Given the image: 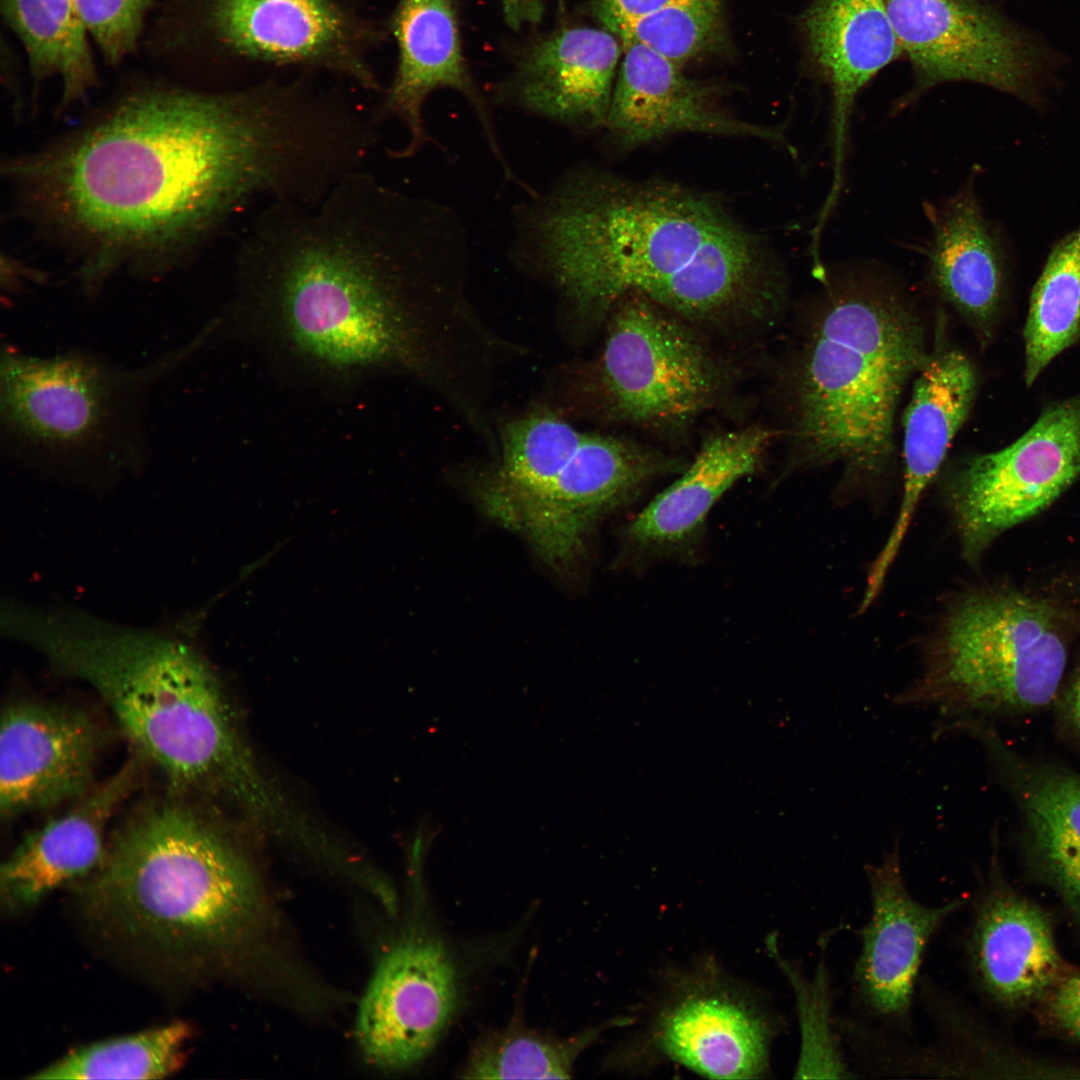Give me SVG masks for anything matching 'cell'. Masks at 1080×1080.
Here are the masks:
<instances>
[{
    "instance_id": "6da1fadb",
    "label": "cell",
    "mask_w": 1080,
    "mask_h": 1080,
    "mask_svg": "<svg viewBox=\"0 0 1080 1080\" xmlns=\"http://www.w3.org/2000/svg\"><path fill=\"white\" fill-rule=\"evenodd\" d=\"M342 123L300 86H148L9 166L37 218L85 254L88 290L162 266L259 196L318 203L344 172Z\"/></svg>"
},
{
    "instance_id": "7a4b0ae2",
    "label": "cell",
    "mask_w": 1080,
    "mask_h": 1080,
    "mask_svg": "<svg viewBox=\"0 0 1080 1080\" xmlns=\"http://www.w3.org/2000/svg\"><path fill=\"white\" fill-rule=\"evenodd\" d=\"M240 279L277 311L295 348L356 370L411 360L413 308L459 298L469 242L448 205L364 169L316 205L271 200L237 250Z\"/></svg>"
},
{
    "instance_id": "3957f363",
    "label": "cell",
    "mask_w": 1080,
    "mask_h": 1080,
    "mask_svg": "<svg viewBox=\"0 0 1080 1080\" xmlns=\"http://www.w3.org/2000/svg\"><path fill=\"white\" fill-rule=\"evenodd\" d=\"M512 214V261L583 316L639 293L685 321L726 324L786 299L776 255L711 194L577 164Z\"/></svg>"
},
{
    "instance_id": "277c9868",
    "label": "cell",
    "mask_w": 1080,
    "mask_h": 1080,
    "mask_svg": "<svg viewBox=\"0 0 1080 1080\" xmlns=\"http://www.w3.org/2000/svg\"><path fill=\"white\" fill-rule=\"evenodd\" d=\"M1 624L56 672L94 690L135 749L177 788L222 789L254 809L268 798L217 679L184 634L10 602Z\"/></svg>"
},
{
    "instance_id": "5b68a950",
    "label": "cell",
    "mask_w": 1080,
    "mask_h": 1080,
    "mask_svg": "<svg viewBox=\"0 0 1080 1080\" xmlns=\"http://www.w3.org/2000/svg\"><path fill=\"white\" fill-rule=\"evenodd\" d=\"M818 280L793 374L792 433L798 464L839 466L837 490L853 496L887 477L898 406L930 347L918 305L889 273L859 265Z\"/></svg>"
},
{
    "instance_id": "8992f818",
    "label": "cell",
    "mask_w": 1080,
    "mask_h": 1080,
    "mask_svg": "<svg viewBox=\"0 0 1080 1080\" xmlns=\"http://www.w3.org/2000/svg\"><path fill=\"white\" fill-rule=\"evenodd\" d=\"M81 898L89 920L106 935L192 969L232 959L268 915L244 858L215 826L179 803L132 818Z\"/></svg>"
},
{
    "instance_id": "52a82bcc",
    "label": "cell",
    "mask_w": 1080,
    "mask_h": 1080,
    "mask_svg": "<svg viewBox=\"0 0 1080 1080\" xmlns=\"http://www.w3.org/2000/svg\"><path fill=\"white\" fill-rule=\"evenodd\" d=\"M1067 656L1047 603L998 589L965 592L943 612L920 677L896 703L935 709L939 735L974 712L1040 708L1055 697Z\"/></svg>"
},
{
    "instance_id": "ba28073f",
    "label": "cell",
    "mask_w": 1080,
    "mask_h": 1080,
    "mask_svg": "<svg viewBox=\"0 0 1080 1080\" xmlns=\"http://www.w3.org/2000/svg\"><path fill=\"white\" fill-rule=\"evenodd\" d=\"M781 1028L759 994L702 958L665 975L646 1024L611 1064L640 1070L673 1063L708 1078H761Z\"/></svg>"
},
{
    "instance_id": "9c48e42d",
    "label": "cell",
    "mask_w": 1080,
    "mask_h": 1080,
    "mask_svg": "<svg viewBox=\"0 0 1080 1080\" xmlns=\"http://www.w3.org/2000/svg\"><path fill=\"white\" fill-rule=\"evenodd\" d=\"M123 371L79 354L49 358L2 352L1 421L18 443L55 455L96 452L119 440L147 384L182 360Z\"/></svg>"
},
{
    "instance_id": "30bf717a",
    "label": "cell",
    "mask_w": 1080,
    "mask_h": 1080,
    "mask_svg": "<svg viewBox=\"0 0 1080 1080\" xmlns=\"http://www.w3.org/2000/svg\"><path fill=\"white\" fill-rule=\"evenodd\" d=\"M610 312L598 380L611 416L673 428L713 404L722 368L682 318L639 293L625 295Z\"/></svg>"
},
{
    "instance_id": "8fae6325",
    "label": "cell",
    "mask_w": 1080,
    "mask_h": 1080,
    "mask_svg": "<svg viewBox=\"0 0 1080 1080\" xmlns=\"http://www.w3.org/2000/svg\"><path fill=\"white\" fill-rule=\"evenodd\" d=\"M963 557L975 563L1002 533L1039 514L1080 476V394L1045 408L1009 446L941 470Z\"/></svg>"
},
{
    "instance_id": "7c38bea8",
    "label": "cell",
    "mask_w": 1080,
    "mask_h": 1080,
    "mask_svg": "<svg viewBox=\"0 0 1080 1080\" xmlns=\"http://www.w3.org/2000/svg\"><path fill=\"white\" fill-rule=\"evenodd\" d=\"M885 2L915 74L913 89L896 110L949 81L979 83L1040 103L1058 57L991 4L983 0Z\"/></svg>"
},
{
    "instance_id": "4fadbf2b",
    "label": "cell",
    "mask_w": 1080,
    "mask_h": 1080,
    "mask_svg": "<svg viewBox=\"0 0 1080 1080\" xmlns=\"http://www.w3.org/2000/svg\"><path fill=\"white\" fill-rule=\"evenodd\" d=\"M460 996L456 962L443 939L414 927L382 956L363 996L356 1035L367 1060L404 1070L434 1048Z\"/></svg>"
},
{
    "instance_id": "5bb4252c",
    "label": "cell",
    "mask_w": 1080,
    "mask_h": 1080,
    "mask_svg": "<svg viewBox=\"0 0 1080 1080\" xmlns=\"http://www.w3.org/2000/svg\"><path fill=\"white\" fill-rule=\"evenodd\" d=\"M865 872L871 911L859 931L853 994L866 1016L885 1028L910 1035L924 956L963 901L927 906L916 900L904 879L898 843L880 862L866 865Z\"/></svg>"
},
{
    "instance_id": "9a60e30c",
    "label": "cell",
    "mask_w": 1080,
    "mask_h": 1080,
    "mask_svg": "<svg viewBox=\"0 0 1080 1080\" xmlns=\"http://www.w3.org/2000/svg\"><path fill=\"white\" fill-rule=\"evenodd\" d=\"M201 24L226 51L251 60L333 69L378 89L361 32L335 0H204Z\"/></svg>"
},
{
    "instance_id": "2e32d148",
    "label": "cell",
    "mask_w": 1080,
    "mask_h": 1080,
    "mask_svg": "<svg viewBox=\"0 0 1080 1080\" xmlns=\"http://www.w3.org/2000/svg\"><path fill=\"white\" fill-rule=\"evenodd\" d=\"M99 732L80 709L7 706L0 731V812L10 819L78 800L91 789Z\"/></svg>"
},
{
    "instance_id": "e0dca14e",
    "label": "cell",
    "mask_w": 1080,
    "mask_h": 1080,
    "mask_svg": "<svg viewBox=\"0 0 1080 1080\" xmlns=\"http://www.w3.org/2000/svg\"><path fill=\"white\" fill-rule=\"evenodd\" d=\"M398 46V66L379 109L376 123L394 117L406 130V142L389 150L394 158H409L433 138L423 118L430 93L452 88L473 106L488 148L505 179L516 176L502 148L490 112L465 66L454 6L451 0H399L392 18Z\"/></svg>"
},
{
    "instance_id": "ac0fdd59",
    "label": "cell",
    "mask_w": 1080,
    "mask_h": 1080,
    "mask_svg": "<svg viewBox=\"0 0 1080 1080\" xmlns=\"http://www.w3.org/2000/svg\"><path fill=\"white\" fill-rule=\"evenodd\" d=\"M937 328L903 414V494L895 524L868 573L871 592L882 589L919 502L942 470L975 401L978 375L973 362L946 339L943 324Z\"/></svg>"
},
{
    "instance_id": "d6986e66",
    "label": "cell",
    "mask_w": 1080,
    "mask_h": 1080,
    "mask_svg": "<svg viewBox=\"0 0 1080 1080\" xmlns=\"http://www.w3.org/2000/svg\"><path fill=\"white\" fill-rule=\"evenodd\" d=\"M675 465L632 441L584 432L572 458L520 529L547 560H569L598 518Z\"/></svg>"
},
{
    "instance_id": "ffe728a7",
    "label": "cell",
    "mask_w": 1080,
    "mask_h": 1080,
    "mask_svg": "<svg viewBox=\"0 0 1080 1080\" xmlns=\"http://www.w3.org/2000/svg\"><path fill=\"white\" fill-rule=\"evenodd\" d=\"M614 84L604 130L617 147L632 149L676 133L749 137L791 149L782 128L739 119L716 102L713 89L687 77L680 65L635 42Z\"/></svg>"
},
{
    "instance_id": "44dd1931",
    "label": "cell",
    "mask_w": 1080,
    "mask_h": 1080,
    "mask_svg": "<svg viewBox=\"0 0 1080 1080\" xmlns=\"http://www.w3.org/2000/svg\"><path fill=\"white\" fill-rule=\"evenodd\" d=\"M800 26L809 60L832 95L833 179L824 204L834 208L843 186L856 98L903 52L885 0H814L801 16Z\"/></svg>"
},
{
    "instance_id": "7402d4cb",
    "label": "cell",
    "mask_w": 1080,
    "mask_h": 1080,
    "mask_svg": "<svg viewBox=\"0 0 1080 1080\" xmlns=\"http://www.w3.org/2000/svg\"><path fill=\"white\" fill-rule=\"evenodd\" d=\"M620 54L607 30L562 29L531 49L508 99L576 135L604 130Z\"/></svg>"
},
{
    "instance_id": "603a6c76",
    "label": "cell",
    "mask_w": 1080,
    "mask_h": 1080,
    "mask_svg": "<svg viewBox=\"0 0 1080 1080\" xmlns=\"http://www.w3.org/2000/svg\"><path fill=\"white\" fill-rule=\"evenodd\" d=\"M925 209L931 225L925 247L928 277L985 347L994 335L1007 291V260L999 235L971 183Z\"/></svg>"
},
{
    "instance_id": "cb8c5ba5",
    "label": "cell",
    "mask_w": 1080,
    "mask_h": 1080,
    "mask_svg": "<svg viewBox=\"0 0 1080 1080\" xmlns=\"http://www.w3.org/2000/svg\"><path fill=\"white\" fill-rule=\"evenodd\" d=\"M133 779L134 767L128 765L90 789L72 809L26 835L1 867L3 904L11 910L30 907L96 870L106 853V828Z\"/></svg>"
},
{
    "instance_id": "d4e9b609",
    "label": "cell",
    "mask_w": 1080,
    "mask_h": 1080,
    "mask_svg": "<svg viewBox=\"0 0 1080 1080\" xmlns=\"http://www.w3.org/2000/svg\"><path fill=\"white\" fill-rule=\"evenodd\" d=\"M773 435L750 426L712 436L687 470L627 525V542L641 552L687 551L714 504L758 468Z\"/></svg>"
},
{
    "instance_id": "484cf974",
    "label": "cell",
    "mask_w": 1080,
    "mask_h": 1080,
    "mask_svg": "<svg viewBox=\"0 0 1080 1080\" xmlns=\"http://www.w3.org/2000/svg\"><path fill=\"white\" fill-rule=\"evenodd\" d=\"M972 969L995 1000L1015 1005L1033 1000L1056 982L1061 971L1045 915L1003 891L981 901L967 940Z\"/></svg>"
},
{
    "instance_id": "4316f807",
    "label": "cell",
    "mask_w": 1080,
    "mask_h": 1080,
    "mask_svg": "<svg viewBox=\"0 0 1080 1080\" xmlns=\"http://www.w3.org/2000/svg\"><path fill=\"white\" fill-rule=\"evenodd\" d=\"M0 4L3 18L26 50L35 88L57 75L62 108L83 100L99 79L74 0H0Z\"/></svg>"
},
{
    "instance_id": "83f0119b",
    "label": "cell",
    "mask_w": 1080,
    "mask_h": 1080,
    "mask_svg": "<svg viewBox=\"0 0 1080 1080\" xmlns=\"http://www.w3.org/2000/svg\"><path fill=\"white\" fill-rule=\"evenodd\" d=\"M1023 337L1027 386L1079 339L1080 225L1052 247L1032 289Z\"/></svg>"
},
{
    "instance_id": "f1b7e54d",
    "label": "cell",
    "mask_w": 1080,
    "mask_h": 1080,
    "mask_svg": "<svg viewBox=\"0 0 1080 1080\" xmlns=\"http://www.w3.org/2000/svg\"><path fill=\"white\" fill-rule=\"evenodd\" d=\"M631 1018L609 1022L569 1039L510 1025L482 1036L471 1049L460 1076L464 1079H567L580 1053L602 1031L626 1025Z\"/></svg>"
},
{
    "instance_id": "f546056e",
    "label": "cell",
    "mask_w": 1080,
    "mask_h": 1080,
    "mask_svg": "<svg viewBox=\"0 0 1080 1080\" xmlns=\"http://www.w3.org/2000/svg\"><path fill=\"white\" fill-rule=\"evenodd\" d=\"M184 1022L113 1038L71 1051L31 1079H160L183 1062L190 1036Z\"/></svg>"
},
{
    "instance_id": "4dcf8cb0",
    "label": "cell",
    "mask_w": 1080,
    "mask_h": 1080,
    "mask_svg": "<svg viewBox=\"0 0 1080 1080\" xmlns=\"http://www.w3.org/2000/svg\"><path fill=\"white\" fill-rule=\"evenodd\" d=\"M1023 800L1041 859L1080 915V777L1039 774L1026 785Z\"/></svg>"
},
{
    "instance_id": "1f68e13d",
    "label": "cell",
    "mask_w": 1080,
    "mask_h": 1080,
    "mask_svg": "<svg viewBox=\"0 0 1080 1080\" xmlns=\"http://www.w3.org/2000/svg\"><path fill=\"white\" fill-rule=\"evenodd\" d=\"M768 950L791 985L796 1001L800 1049L795 1078L847 1079L852 1073L840 1041L833 1015V994L825 958L815 973L807 977L798 966L779 951L775 937L767 942Z\"/></svg>"
},
{
    "instance_id": "d6a6232c",
    "label": "cell",
    "mask_w": 1080,
    "mask_h": 1080,
    "mask_svg": "<svg viewBox=\"0 0 1080 1080\" xmlns=\"http://www.w3.org/2000/svg\"><path fill=\"white\" fill-rule=\"evenodd\" d=\"M606 30L621 44H641L681 65L721 42L720 1L682 0L640 17L614 22Z\"/></svg>"
},
{
    "instance_id": "836d02e7",
    "label": "cell",
    "mask_w": 1080,
    "mask_h": 1080,
    "mask_svg": "<svg viewBox=\"0 0 1080 1080\" xmlns=\"http://www.w3.org/2000/svg\"><path fill=\"white\" fill-rule=\"evenodd\" d=\"M153 1L74 0V3L104 59L115 66L135 52Z\"/></svg>"
},
{
    "instance_id": "e575fe53",
    "label": "cell",
    "mask_w": 1080,
    "mask_h": 1080,
    "mask_svg": "<svg viewBox=\"0 0 1080 1080\" xmlns=\"http://www.w3.org/2000/svg\"><path fill=\"white\" fill-rule=\"evenodd\" d=\"M1054 1022L1073 1037L1080 1038V973L1062 980L1049 1002Z\"/></svg>"
},
{
    "instance_id": "d590c367",
    "label": "cell",
    "mask_w": 1080,
    "mask_h": 1080,
    "mask_svg": "<svg viewBox=\"0 0 1080 1080\" xmlns=\"http://www.w3.org/2000/svg\"><path fill=\"white\" fill-rule=\"evenodd\" d=\"M602 23L608 25L640 17L682 0H595Z\"/></svg>"
},
{
    "instance_id": "8d00e7d4",
    "label": "cell",
    "mask_w": 1080,
    "mask_h": 1080,
    "mask_svg": "<svg viewBox=\"0 0 1080 1080\" xmlns=\"http://www.w3.org/2000/svg\"><path fill=\"white\" fill-rule=\"evenodd\" d=\"M540 0H505L507 17L513 24H518L525 18L536 14Z\"/></svg>"
},
{
    "instance_id": "74e56055",
    "label": "cell",
    "mask_w": 1080,
    "mask_h": 1080,
    "mask_svg": "<svg viewBox=\"0 0 1080 1080\" xmlns=\"http://www.w3.org/2000/svg\"><path fill=\"white\" fill-rule=\"evenodd\" d=\"M1068 712L1073 725L1080 732V670L1068 695Z\"/></svg>"
}]
</instances>
